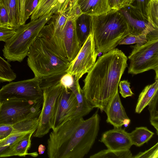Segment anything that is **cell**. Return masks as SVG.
Masks as SVG:
<instances>
[{
    "label": "cell",
    "instance_id": "6da1fadb",
    "mask_svg": "<svg viewBox=\"0 0 158 158\" xmlns=\"http://www.w3.org/2000/svg\"><path fill=\"white\" fill-rule=\"evenodd\" d=\"M127 58L118 48L99 57L87 73L82 89L85 98L94 108L101 111L118 91L121 77L127 67Z\"/></svg>",
    "mask_w": 158,
    "mask_h": 158
},
{
    "label": "cell",
    "instance_id": "7a4b0ae2",
    "mask_svg": "<svg viewBox=\"0 0 158 158\" xmlns=\"http://www.w3.org/2000/svg\"><path fill=\"white\" fill-rule=\"evenodd\" d=\"M100 118L96 112L86 120L83 117L65 122L52 130L47 140L50 158H83L90 151L97 137Z\"/></svg>",
    "mask_w": 158,
    "mask_h": 158
},
{
    "label": "cell",
    "instance_id": "3957f363",
    "mask_svg": "<svg viewBox=\"0 0 158 158\" xmlns=\"http://www.w3.org/2000/svg\"><path fill=\"white\" fill-rule=\"evenodd\" d=\"M91 16V32L98 54H104L115 49L126 36L130 34L126 20L119 10H111Z\"/></svg>",
    "mask_w": 158,
    "mask_h": 158
},
{
    "label": "cell",
    "instance_id": "277c9868",
    "mask_svg": "<svg viewBox=\"0 0 158 158\" xmlns=\"http://www.w3.org/2000/svg\"><path fill=\"white\" fill-rule=\"evenodd\" d=\"M27 65L39 79L66 72L70 62L56 53L37 37L27 54Z\"/></svg>",
    "mask_w": 158,
    "mask_h": 158
},
{
    "label": "cell",
    "instance_id": "5b68a950",
    "mask_svg": "<svg viewBox=\"0 0 158 158\" xmlns=\"http://www.w3.org/2000/svg\"><path fill=\"white\" fill-rule=\"evenodd\" d=\"M49 14L19 26L15 33L5 42L3 56L8 61H22L28 50L38 37L43 27L52 18Z\"/></svg>",
    "mask_w": 158,
    "mask_h": 158
},
{
    "label": "cell",
    "instance_id": "8992f818",
    "mask_svg": "<svg viewBox=\"0 0 158 158\" xmlns=\"http://www.w3.org/2000/svg\"><path fill=\"white\" fill-rule=\"evenodd\" d=\"M42 99L35 101L10 99L0 102V125L12 126L27 118L38 117Z\"/></svg>",
    "mask_w": 158,
    "mask_h": 158
},
{
    "label": "cell",
    "instance_id": "52a82bcc",
    "mask_svg": "<svg viewBox=\"0 0 158 158\" xmlns=\"http://www.w3.org/2000/svg\"><path fill=\"white\" fill-rule=\"evenodd\" d=\"M133 47L128 57V73L136 75L152 69L156 73L155 79H158V39L149 40Z\"/></svg>",
    "mask_w": 158,
    "mask_h": 158
},
{
    "label": "cell",
    "instance_id": "ba28073f",
    "mask_svg": "<svg viewBox=\"0 0 158 158\" xmlns=\"http://www.w3.org/2000/svg\"><path fill=\"white\" fill-rule=\"evenodd\" d=\"M40 79L35 77L11 82L0 89V102L10 99L38 101L43 99V92Z\"/></svg>",
    "mask_w": 158,
    "mask_h": 158
},
{
    "label": "cell",
    "instance_id": "9c48e42d",
    "mask_svg": "<svg viewBox=\"0 0 158 158\" xmlns=\"http://www.w3.org/2000/svg\"><path fill=\"white\" fill-rule=\"evenodd\" d=\"M43 92L41 112L38 117V125L33 136L41 138L51 129V120L57 98L62 89L60 81L52 84L40 85Z\"/></svg>",
    "mask_w": 158,
    "mask_h": 158
},
{
    "label": "cell",
    "instance_id": "30bf717a",
    "mask_svg": "<svg viewBox=\"0 0 158 158\" xmlns=\"http://www.w3.org/2000/svg\"><path fill=\"white\" fill-rule=\"evenodd\" d=\"M69 15L66 13L53 15L41 30L38 37L56 53L66 58L63 44V32Z\"/></svg>",
    "mask_w": 158,
    "mask_h": 158
},
{
    "label": "cell",
    "instance_id": "8fae6325",
    "mask_svg": "<svg viewBox=\"0 0 158 158\" xmlns=\"http://www.w3.org/2000/svg\"><path fill=\"white\" fill-rule=\"evenodd\" d=\"M98 55L91 32L76 57L70 62L66 72L73 76L76 81H79L93 67Z\"/></svg>",
    "mask_w": 158,
    "mask_h": 158
},
{
    "label": "cell",
    "instance_id": "7c38bea8",
    "mask_svg": "<svg viewBox=\"0 0 158 158\" xmlns=\"http://www.w3.org/2000/svg\"><path fill=\"white\" fill-rule=\"evenodd\" d=\"M77 106V100L74 93L70 89H66L62 86L51 118V126L52 130L70 120L76 110Z\"/></svg>",
    "mask_w": 158,
    "mask_h": 158
},
{
    "label": "cell",
    "instance_id": "4fadbf2b",
    "mask_svg": "<svg viewBox=\"0 0 158 158\" xmlns=\"http://www.w3.org/2000/svg\"><path fill=\"white\" fill-rule=\"evenodd\" d=\"M76 19L73 16L69 15L63 32L64 49L66 58L69 62L76 57L82 46L76 32L75 25Z\"/></svg>",
    "mask_w": 158,
    "mask_h": 158
},
{
    "label": "cell",
    "instance_id": "5bb4252c",
    "mask_svg": "<svg viewBox=\"0 0 158 158\" xmlns=\"http://www.w3.org/2000/svg\"><path fill=\"white\" fill-rule=\"evenodd\" d=\"M104 111L107 116L106 122L114 127H121L123 125H128L130 122L122 104L118 91L110 100Z\"/></svg>",
    "mask_w": 158,
    "mask_h": 158
},
{
    "label": "cell",
    "instance_id": "9a60e30c",
    "mask_svg": "<svg viewBox=\"0 0 158 158\" xmlns=\"http://www.w3.org/2000/svg\"><path fill=\"white\" fill-rule=\"evenodd\" d=\"M119 10L127 23L130 34L138 35L148 34L158 29L155 28L147 20L135 12L128 6L121 8Z\"/></svg>",
    "mask_w": 158,
    "mask_h": 158
},
{
    "label": "cell",
    "instance_id": "2e32d148",
    "mask_svg": "<svg viewBox=\"0 0 158 158\" xmlns=\"http://www.w3.org/2000/svg\"><path fill=\"white\" fill-rule=\"evenodd\" d=\"M100 141L107 149L114 150L129 149L133 145L128 133L121 127H114L113 129L104 132Z\"/></svg>",
    "mask_w": 158,
    "mask_h": 158
},
{
    "label": "cell",
    "instance_id": "e0dca14e",
    "mask_svg": "<svg viewBox=\"0 0 158 158\" xmlns=\"http://www.w3.org/2000/svg\"><path fill=\"white\" fill-rule=\"evenodd\" d=\"M73 0H39L31 16V21L48 15L66 13Z\"/></svg>",
    "mask_w": 158,
    "mask_h": 158
},
{
    "label": "cell",
    "instance_id": "ac0fdd59",
    "mask_svg": "<svg viewBox=\"0 0 158 158\" xmlns=\"http://www.w3.org/2000/svg\"><path fill=\"white\" fill-rule=\"evenodd\" d=\"M34 133H28L15 142L2 153L0 157L13 156H25L28 155L34 157L37 156V152L30 154L28 153V151L31 146V137Z\"/></svg>",
    "mask_w": 158,
    "mask_h": 158
},
{
    "label": "cell",
    "instance_id": "d6986e66",
    "mask_svg": "<svg viewBox=\"0 0 158 158\" xmlns=\"http://www.w3.org/2000/svg\"><path fill=\"white\" fill-rule=\"evenodd\" d=\"M83 14L91 16L100 15L110 10L108 0H77Z\"/></svg>",
    "mask_w": 158,
    "mask_h": 158
},
{
    "label": "cell",
    "instance_id": "ffe728a7",
    "mask_svg": "<svg viewBox=\"0 0 158 158\" xmlns=\"http://www.w3.org/2000/svg\"><path fill=\"white\" fill-rule=\"evenodd\" d=\"M75 94L77 102V106L75 113L70 119L83 117L88 114L94 108L88 102L84 95L79 81L75 80L74 84L70 89Z\"/></svg>",
    "mask_w": 158,
    "mask_h": 158
},
{
    "label": "cell",
    "instance_id": "44dd1931",
    "mask_svg": "<svg viewBox=\"0 0 158 158\" xmlns=\"http://www.w3.org/2000/svg\"><path fill=\"white\" fill-rule=\"evenodd\" d=\"M158 94V79L152 84L147 85L140 94L135 109V112L141 113L155 96Z\"/></svg>",
    "mask_w": 158,
    "mask_h": 158
},
{
    "label": "cell",
    "instance_id": "7402d4cb",
    "mask_svg": "<svg viewBox=\"0 0 158 158\" xmlns=\"http://www.w3.org/2000/svg\"><path fill=\"white\" fill-rule=\"evenodd\" d=\"M75 29L78 40L82 46L92 31V16L83 14L75 21Z\"/></svg>",
    "mask_w": 158,
    "mask_h": 158
},
{
    "label": "cell",
    "instance_id": "603a6c76",
    "mask_svg": "<svg viewBox=\"0 0 158 158\" xmlns=\"http://www.w3.org/2000/svg\"><path fill=\"white\" fill-rule=\"evenodd\" d=\"M129 136L132 145L140 147L147 142L152 137L154 133L146 127H136L131 133Z\"/></svg>",
    "mask_w": 158,
    "mask_h": 158
},
{
    "label": "cell",
    "instance_id": "cb8c5ba5",
    "mask_svg": "<svg viewBox=\"0 0 158 158\" xmlns=\"http://www.w3.org/2000/svg\"><path fill=\"white\" fill-rule=\"evenodd\" d=\"M8 14L12 27L17 29L20 25L18 0H0Z\"/></svg>",
    "mask_w": 158,
    "mask_h": 158
},
{
    "label": "cell",
    "instance_id": "d4e9b609",
    "mask_svg": "<svg viewBox=\"0 0 158 158\" xmlns=\"http://www.w3.org/2000/svg\"><path fill=\"white\" fill-rule=\"evenodd\" d=\"M133 156L129 149L114 150L107 149L101 150L90 158H131Z\"/></svg>",
    "mask_w": 158,
    "mask_h": 158
},
{
    "label": "cell",
    "instance_id": "484cf974",
    "mask_svg": "<svg viewBox=\"0 0 158 158\" xmlns=\"http://www.w3.org/2000/svg\"><path fill=\"white\" fill-rule=\"evenodd\" d=\"M38 125V117L27 118L12 125L13 133L35 132Z\"/></svg>",
    "mask_w": 158,
    "mask_h": 158
},
{
    "label": "cell",
    "instance_id": "4316f807",
    "mask_svg": "<svg viewBox=\"0 0 158 158\" xmlns=\"http://www.w3.org/2000/svg\"><path fill=\"white\" fill-rule=\"evenodd\" d=\"M9 62L0 56V83L10 82L15 80L16 74L11 68Z\"/></svg>",
    "mask_w": 158,
    "mask_h": 158
},
{
    "label": "cell",
    "instance_id": "83f0119b",
    "mask_svg": "<svg viewBox=\"0 0 158 158\" xmlns=\"http://www.w3.org/2000/svg\"><path fill=\"white\" fill-rule=\"evenodd\" d=\"M148 21L158 29V0H150L147 11Z\"/></svg>",
    "mask_w": 158,
    "mask_h": 158
},
{
    "label": "cell",
    "instance_id": "f1b7e54d",
    "mask_svg": "<svg viewBox=\"0 0 158 158\" xmlns=\"http://www.w3.org/2000/svg\"><path fill=\"white\" fill-rule=\"evenodd\" d=\"M148 110L150 114L151 124L156 130L157 135L158 133V94L156 95L148 105Z\"/></svg>",
    "mask_w": 158,
    "mask_h": 158
},
{
    "label": "cell",
    "instance_id": "f546056e",
    "mask_svg": "<svg viewBox=\"0 0 158 158\" xmlns=\"http://www.w3.org/2000/svg\"><path fill=\"white\" fill-rule=\"evenodd\" d=\"M150 0H132L128 6L136 13L148 20L147 11Z\"/></svg>",
    "mask_w": 158,
    "mask_h": 158
},
{
    "label": "cell",
    "instance_id": "4dcf8cb0",
    "mask_svg": "<svg viewBox=\"0 0 158 158\" xmlns=\"http://www.w3.org/2000/svg\"><path fill=\"white\" fill-rule=\"evenodd\" d=\"M28 133L20 132L12 133L1 140L0 141V156L11 145Z\"/></svg>",
    "mask_w": 158,
    "mask_h": 158
},
{
    "label": "cell",
    "instance_id": "1f68e13d",
    "mask_svg": "<svg viewBox=\"0 0 158 158\" xmlns=\"http://www.w3.org/2000/svg\"><path fill=\"white\" fill-rule=\"evenodd\" d=\"M147 35L142 34L138 35L129 34L126 36L119 45L130 44H143L147 41Z\"/></svg>",
    "mask_w": 158,
    "mask_h": 158
},
{
    "label": "cell",
    "instance_id": "d6a6232c",
    "mask_svg": "<svg viewBox=\"0 0 158 158\" xmlns=\"http://www.w3.org/2000/svg\"><path fill=\"white\" fill-rule=\"evenodd\" d=\"M132 158H158V143L148 150L144 152H141L136 155L132 156Z\"/></svg>",
    "mask_w": 158,
    "mask_h": 158
},
{
    "label": "cell",
    "instance_id": "836d02e7",
    "mask_svg": "<svg viewBox=\"0 0 158 158\" xmlns=\"http://www.w3.org/2000/svg\"><path fill=\"white\" fill-rule=\"evenodd\" d=\"M0 23L1 26L12 28L8 12L5 6L1 2H0Z\"/></svg>",
    "mask_w": 158,
    "mask_h": 158
},
{
    "label": "cell",
    "instance_id": "e575fe53",
    "mask_svg": "<svg viewBox=\"0 0 158 158\" xmlns=\"http://www.w3.org/2000/svg\"><path fill=\"white\" fill-rule=\"evenodd\" d=\"M119 93L124 98L132 96L134 94L130 88V83L127 80H123L119 82L118 84Z\"/></svg>",
    "mask_w": 158,
    "mask_h": 158
},
{
    "label": "cell",
    "instance_id": "d590c367",
    "mask_svg": "<svg viewBox=\"0 0 158 158\" xmlns=\"http://www.w3.org/2000/svg\"><path fill=\"white\" fill-rule=\"evenodd\" d=\"M75 79L73 76L68 73H65L60 77V83L66 89H70L73 85Z\"/></svg>",
    "mask_w": 158,
    "mask_h": 158
},
{
    "label": "cell",
    "instance_id": "8d00e7d4",
    "mask_svg": "<svg viewBox=\"0 0 158 158\" xmlns=\"http://www.w3.org/2000/svg\"><path fill=\"white\" fill-rule=\"evenodd\" d=\"M39 0H25V18L26 21L31 15L37 5Z\"/></svg>",
    "mask_w": 158,
    "mask_h": 158
},
{
    "label": "cell",
    "instance_id": "74e56055",
    "mask_svg": "<svg viewBox=\"0 0 158 158\" xmlns=\"http://www.w3.org/2000/svg\"><path fill=\"white\" fill-rule=\"evenodd\" d=\"M16 30L13 28L0 26V41L5 42L15 33Z\"/></svg>",
    "mask_w": 158,
    "mask_h": 158
},
{
    "label": "cell",
    "instance_id": "f35d334b",
    "mask_svg": "<svg viewBox=\"0 0 158 158\" xmlns=\"http://www.w3.org/2000/svg\"><path fill=\"white\" fill-rule=\"evenodd\" d=\"M13 133V128L12 125H0V140Z\"/></svg>",
    "mask_w": 158,
    "mask_h": 158
},
{
    "label": "cell",
    "instance_id": "ab89813d",
    "mask_svg": "<svg viewBox=\"0 0 158 158\" xmlns=\"http://www.w3.org/2000/svg\"><path fill=\"white\" fill-rule=\"evenodd\" d=\"M25 0H18L20 25L25 24Z\"/></svg>",
    "mask_w": 158,
    "mask_h": 158
},
{
    "label": "cell",
    "instance_id": "60d3db41",
    "mask_svg": "<svg viewBox=\"0 0 158 158\" xmlns=\"http://www.w3.org/2000/svg\"><path fill=\"white\" fill-rule=\"evenodd\" d=\"M83 14V13L82 12L80 6L77 3L73 7L70 12L68 15L77 19Z\"/></svg>",
    "mask_w": 158,
    "mask_h": 158
},
{
    "label": "cell",
    "instance_id": "b9f144b4",
    "mask_svg": "<svg viewBox=\"0 0 158 158\" xmlns=\"http://www.w3.org/2000/svg\"><path fill=\"white\" fill-rule=\"evenodd\" d=\"M108 1L111 10H119L120 0H108Z\"/></svg>",
    "mask_w": 158,
    "mask_h": 158
},
{
    "label": "cell",
    "instance_id": "7bdbcfd3",
    "mask_svg": "<svg viewBox=\"0 0 158 158\" xmlns=\"http://www.w3.org/2000/svg\"><path fill=\"white\" fill-rule=\"evenodd\" d=\"M132 0H120V9L121 8L128 6Z\"/></svg>",
    "mask_w": 158,
    "mask_h": 158
},
{
    "label": "cell",
    "instance_id": "ee69618b",
    "mask_svg": "<svg viewBox=\"0 0 158 158\" xmlns=\"http://www.w3.org/2000/svg\"><path fill=\"white\" fill-rule=\"evenodd\" d=\"M46 149L45 146L42 144H40L38 148V151L39 154H42L44 153Z\"/></svg>",
    "mask_w": 158,
    "mask_h": 158
},
{
    "label": "cell",
    "instance_id": "f6af8a7d",
    "mask_svg": "<svg viewBox=\"0 0 158 158\" xmlns=\"http://www.w3.org/2000/svg\"><path fill=\"white\" fill-rule=\"evenodd\" d=\"M77 0H73L71 4V6H70V10H69V12L71 11V10H72V8L77 3Z\"/></svg>",
    "mask_w": 158,
    "mask_h": 158
},
{
    "label": "cell",
    "instance_id": "bcb514c9",
    "mask_svg": "<svg viewBox=\"0 0 158 158\" xmlns=\"http://www.w3.org/2000/svg\"><path fill=\"white\" fill-rule=\"evenodd\" d=\"M0 26H1L0 23Z\"/></svg>",
    "mask_w": 158,
    "mask_h": 158
},
{
    "label": "cell",
    "instance_id": "7dc6e473",
    "mask_svg": "<svg viewBox=\"0 0 158 158\" xmlns=\"http://www.w3.org/2000/svg\"><path fill=\"white\" fill-rule=\"evenodd\" d=\"M1 140H0V141H1Z\"/></svg>",
    "mask_w": 158,
    "mask_h": 158
}]
</instances>
